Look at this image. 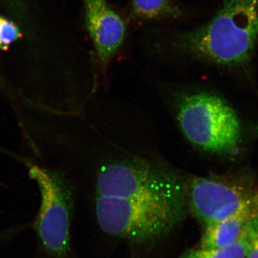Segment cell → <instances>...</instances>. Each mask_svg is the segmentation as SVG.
I'll return each mask as SVG.
<instances>
[{
  "instance_id": "1",
  "label": "cell",
  "mask_w": 258,
  "mask_h": 258,
  "mask_svg": "<svg viewBox=\"0 0 258 258\" xmlns=\"http://www.w3.org/2000/svg\"><path fill=\"white\" fill-rule=\"evenodd\" d=\"M257 45L258 0H222L215 15L200 26L154 27L142 38V46L154 55L228 69L249 66Z\"/></svg>"
},
{
  "instance_id": "2",
  "label": "cell",
  "mask_w": 258,
  "mask_h": 258,
  "mask_svg": "<svg viewBox=\"0 0 258 258\" xmlns=\"http://www.w3.org/2000/svg\"><path fill=\"white\" fill-rule=\"evenodd\" d=\"M186 198L123 199L99 197L100 227L110 235L135 241L152 240L172 230L184 217Z\"/></svg>"
},
{
  "instance_id": "3",
  "label": "cell",
  "mask_w": 258,
  "mask_h": 258,
  "mask_svg": "<svg viewBox=\"0 0 258 258\" xmlns=\"http://www.w3.org/2000/svg\"><path fill=\"white\" fill-rule=\"evenodd\" d=\"M29 174L40 191V206L31 227L35 238V257L68 258L71 252L72 191L57 171L34 164Z\"/></svg>"
},
{
  "instance_id": "4",
  "label": "cell",
  "mask_w": 258,
  "mask_h": 258,
  "mask_svg": "<svg viewBox=\"0 0 258 258\" xmlns=\"http://www.w3.org/2000/svg\"><path fill=\"white\" fill-rule=\"evenodd\" d=\"M178 121L186 138L197 147L215 154H231L240 145V120L230 105L208 93L181 98Z\"/></svg>"
},
{
  "instance_id": "5",
  "label": "cell",
  "mask_w": 258,
  "mask_h": 258,
  "mask_svg": "<svg viewBox=\"0 0 258 258\" xmlns=\"http://www.w3.org/2000/svg\"><path fill=\"white\" fill-rule=\"evenodd\" d=\"M186 196L191 212L205 225L232 217L258 218V186L241 180L193 178Z\"/></svg>"
},
{
  "instance_id": "6",
  "label": "cell",
  "mask_w": 258,
  "mask_h": 258,
  "mask_svg": "<svg viewBox=\"0 0 258 258\" xmlns=\"http://www.w3.org/2000/svg\"><path fill=\"white\" fill-rule=\"evenodd\" d=\"M96 189L98 196L105 198H186V185L177 176L139 161L103 166Z\"/></svg>"
},
{
  "instance_id": "7",
  "label": "cell",
  "mask_w": 258,
  "mask_h": 258,
  "mask_svg": "<svg viewBox=\"0 0 258 258\" xmlns=\"http://www.w3.org/2000/svg\"><path fill=\"white\" fill-rule=\"evenodd\" d=\"M84 21L102 72L125 46L129 22L108 0H83Z\"/></svg>"
},
{
  "instance_id": "8",
  "label": "cell",
  "mask_w": 258,
  "mask_h": 258,
  "mask_svg": "<svg viewBox=\"0 0 258 258\" xmlns=\"http://www.w3.org/2000/svg\"><path fill=\"white\" fill-rule=\"evenodd\" d=\"M187 15L176 0H128L125 15L129 23L144 25L176 23Z\"/></svg>"
},
{
  "instance_id": "9",
  "label": "cell",
  "mask_w": 258,
  "mask_h": 258,
  "mask_svg": "<svg viewBox=\"0 0 258 258\" xmlns=\"http://www.w3.org/2000/svg\"><path fill=\"white\" fill-rule=\"evenodd\" d=\"M248 221L232 217L207 225L200 247L220 248L232 245L243 237Z\"/></svg>"
},
{
  "instance_id": "10",
  "label": "cell",
  "mask_w": 258,
  "mask_h": 258,
  "mask_svg": "<svg viewBox=\"0 0 258 258\" xmlns=\"http://www.w3.org/2000/svg\"><path fill=\"white\" fill-rule=\"evenodd\" d=\"M245 254L246 241L244 235L240 240L229 247L190 249L179 258H245Z\"/></svg>"
},
{
  "instance_id": "11",
  "label": "cell",
  "mask_w": 258,
  "mask_h": 258,
  "mask_svg": "<svg viewBox=\"0 0 258 258\" xmlns=\"http://www.w3.org/2000/svg\"><path fill=\"white\" fill-rule=\"evenodd\" d=\"M21 37V32L16 24L0 16V50H8Z\"/></svg>"
},
{
  "instance_id": "12",
  "label": "cell",
  "mask_w": 258,
  "mask_h": 258,
  "mask_svg": "<svg viewBox=\"0 0 258 258\" xmlns=\"http://www.w3.org/2000/svg\"><path fill=\"white\" fill-rule=\"evenodd\" d=\"M245 258H258V218L249 220L244 234Z\"/></svg>"
},
{
  "instance_id": "13",
  "label": "cell",
  "mask_w": 258,
  "mask_h": 258,
  "mask_svg": "<svg viewBox=\"0 0 258 258\" xmlns=\"http://www.w3.org/2000/svg\"><path fill=\"white\" fill-rule=\"evenodd\" d=\"M24 230L25 226L21 225L0 231V244L5 243L7 241L11 240L14 236L18 235Z\"/></svg>"
}]
</instances>
